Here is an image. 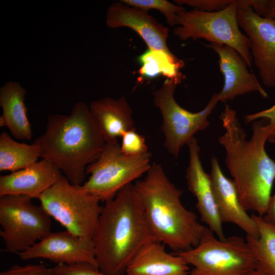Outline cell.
Segmentation results:
<instances>
[{
  "mask_svg": "<svg viewBox=\"0 0 275 275\" xmlns=\"http://www.w3.org/2000/svg\"><path fill=\"white\" fill-rule=\"evenodd\" d=\"M221 119L225 132L218 138L226 151L225 162L236 187L241 204L246 211L264 216L275 180V161L267 153L265 144L270 135L266 119L252 122L249 140L236 112L226 104Z\"/></svg>",
  "mask_w": 275,
  "mask_h": 275,
  "instance_id": "cell-1",
  "label": "cell"
},
{
  "mask_svg": "<svg viewBox=\"0 0 275 275\" xmlns=\"http://www.w3.org/2000/svg\"><path fill=\"white\" fill-rule=\"evenodd\" d=\"M155 239L134 184L105 202L93 238L98 269L108 275H125L140 249Z\"/></svg>",
  "mask_w": 275,
  "mask_h": 275,
  "instance_id": "cell-2",
  "label": "cell"
},
{
  "mask_svg": "<svg viewBox=\"0 0 275 275\" xmlns=\"http://www.w3.org/2000/svg\"><path fill=\"white\" fill-rule=\"evenodd\" d=\"M33 143L42 159L56 166L71 183L82 185L87 166L99 157L105 142L89 106L79 101L69 115L48 116L44 132Z\"/></svg>",
  "mask_w": 275,
  "mask_h": 275,
  "instance_id": "cell-3",
  "label": "cell"
},
{
  "mask_svg": "<svg viewBox=\"0 0 275 275\" xmlns=\"http://www.w3.org/2000/svg\"><path fill=\"white\" fill-rule=\"evenodd\" d=\"M134 186L154 238L179 253L199 243L206 227L181 201L182 192L171 182L161 164L153 162Z\"/></svg>",
  "mask_w": 275,
  "mask_h": 275,
  "instance_id": "cell-4",
  "label": "cell"
},
{
  "mask_svg": "<svg viewBox=\"0 0 275 275\" xmlns=\"http://www.w3.org/2000/svg\"><path fill=\"white\" fill-rule=\"evenodd\" d=\"M175 253L194 267L188 275H250L257 269L246 239L238 236L217 239L207 227L198 245Z\"/></svg>",
  "mask_w": 275,
  "mask_h": 275,
  "instance_id": "cell-5",
  "label": "cell"
},
{
  "mask_svg": "<svg viewBox=\"0 0 275 275\" xmlns=\"http://www.w3.org/2000/svg\"><path fill=\"white\" fill-rule=\"evenodd\" d=\"M41 206L66 230L75 236L93 239L102 206L100 200L81 185L64 176L38 198Z\"/></svg>",
  "mask_w": 275,
  "mask_h": 275,
  "instance_id": "cell-6",
  "label": "cell"
},
{
  "mask_svg": "<svg viewBox=\"0 0 275 275\" xmlns=\"http://www.w3.org/2000/svg\"><path fill=\"white\" fill-rule=\"evenodd\" d=\"M239 0L218 11L206 12L197 9L184 10L178 14L173 31L180 40L204 39L210 43L225 45L234 48L252 68L253 59L250 42L239 29L237 9Z\"/></svg>",
  "mask_w": 275,
  "mask_h": 275,
  "instance_id": "cell-7",
  "label": "cell"
},
{
  "mask_svg": "<svg viewBox=\"0 0 275 275\" xmlns=\"http://www.w3.org/2000/svg\"><path fill=\"white\" fill-rule=\"evenodd\" d=\"M151 158L149 152L128 156L122 151L118 142L105 143L99 157L87 166L86 173L90 176L81 187L105 202L146 173L151 165Z\"/></svg>",
  "mask_w": 275,
  "mask_h": 275,
  "instance_id": "cell-8",
  "label": "cell"
},
{
  "mask_svg": "<svg viewBox=\"0 0 275 275\" xmlns=\"http://www.w3.org/2000/svg\"><path fill=\"white\" fill-rule=\"evenodd\" d=\"M51 217L32 198L23 195L0 198V236L5 251L23 252L51 232Z\"/></svg>",
  "mask_w": 275,
  "mask_h": 275,
  "instance_id": "cell-9",
  "label": "cell"
},
{
  "mask_svg": "<svg viewBox=\"0 0 275 275\" xmlns=\"http://www.w3.org/2000/svg\"><path fill=\"white\" fill-rule=\"evenodd\" d=\"M177 85L175 81L166 79L153 92L154 105L159 109L162 118L161 129L164 146L176 158L181 148L187 145L197 132L209 126L208 117L219 101L217 94H214L204 109L195 113L189 112L175 99Z\"/></svg>",
  "mask_w": 275,
  "mask_h": 275,
  "instance_id": "cell-10",
  "label": "cell"
},
{
  "mask_svg": "<svg viewBox=\"0 0 275 275\" xmlns=\"http://www.w3.org/2000/svg\"><path fill=\"white\" fill-rule=\"evenodd\" d=\"M237 16L239 26L249 38L253 62L262 82L275 88V21L257 15L251 0H239Z\"/></svg>",
  "mask_w": 275,
  "mask_h": 275,
  "instance_id": "cell-11",
  "label": "cell"
},
{
  "mask_svg": "<svg viewBox=\"0 0 275 275\" xmlns=\"http://www.w3.org/2000/svg\"><path fill=\"white\" fill-rule=\"evenodd\" d=\"M17 254L22 260L42 258L58 264L86 263L98 268L93 239L79 237L67 230L51 232Z\"/></svg>",
  "mask_w": 275,
  "mask_h": 275,
  "instance_id": "cell-12",
  "label": "cell"
},
{
  "mask_svg": "<svg viewBox=\"0 0 275 275\" xmlns=\"http://www.w3.org/2000/svg\"><path fill=\"white\" fill-rule=\"evenodd\" d=\"M189 151V163L185 177L188 189L197 199L196 208L201 221L219 239L226 237L223 229L210 175L206 173L200 158V148L194 138L187 145Z\"/></svg>",
  "mask_w": 275,
  "mask_h": 275,
  "instance_id": "cell-13",
  "label": "cell"
},
{
  "mask_svg": "<svg viewBox=\"0 0 275 275\" xmlns=\"http://www.w3.org/2000/svg\"><path fill=\"white\" fill-rule=\"evenodd\" d=\"M207 46L217 54L219 68L224 77L223 88L217 94L219 101L226 103L252 92L268 98L267 93L255 74L248 70L246 61L236 50L230 46L215 43H210Z\"/></svg>",
  "mask_w": 275,
  "mask_h": 275,
  "instance_id": "cell-14",
  "label": "cell"
},
{
  "mask_svg": "<svg viewBox=\"0 0 275 275\" xmlns=\"http://www.w3.org/2000/svg\"><path fill=\"white\" fill-rule=\"evenodd\" d=\"M106 24L111 29L129 28L142 38L148 49L172 53L167 44L168 28L147 11L128 6L121 1L114 2L107 8Z\"/></svg>",
  "mask_w": 275,
  "mask_h": 275,
  "instance_id": "cell-15",
  "label": "cell"
},
{
  "mask_svg": "<svg viewBox=\"0 0 275 275\" xmlns=\"http://www.w3.org/2000/svg\"><path fill=\"white\" fill-rule=\"evenodd\" d=\"M211 161L209 175L221 221L236 225L246 235L258 237L257 224L241 204L233 180L224 175L215 156L212 157Z\"/></svg>",
  "mask_w": 275,
  "mask_h": 275,
  "instance_id": "cell-16",
  "label": "cell"
},
{
  "mask_svg": "<svg viewBox=\"0 0 275 275\" xmlns=\"http://www.w3.org/2000/svg\"><path fill=\"white\" fill-rule=\"evenodd\" d=\"M62 176L56 166L42 159L23 169L1 175L0 197L23 195L38 199Z\"/></svg>",
  "mask_w": 275,
  "mask_h": 275,
  "instance_id": "cell-17",
  "label": "cell"
},
{
  "mask_svg": "<svg viewBox=\"0 0 275 275\" xmlns=\"http://www.w3.org/2000/svg\"><path fill=\"white\" fill-rule=\"evenodd\" d=\"M189 271V265L183 258L168 253L164 244L152 239L137 252L125 275H188Z\"/></svg>",
  "mask_w": 275,
  "mask_h": 275,
  "instance_id": "cell-18",
  "label": "cell"
},
{
  "mask_svg": "<svg viewBox=\"0 0 275 275\" xmlns=\"http://www.w3.org/2000/svg\"><path fill=\"white\" fill-rule=\"evenodd\" d=\"M105 143L118 142L126 131L135 129L131 108L124 97H105L89 105Z\"/></svg>",
  "mask_w": 275,
  "mask_h": 275,
  "instance_id": "cell-19",
  "label": "cell"
},
{
  "mask_svg": "<svg viewBox=\"0 0 275 275\" xmlns=\"http://www.w3.org/2000/svg\"><path fill=\"white\" fill-rule=\"evenodd\" d=\"M26 94V90L14 81H9L0 88V105L3 112L0 126L7 127L17 140H30L33 136L24 103Z\"/></svg>",
  "mask_w": 275,
  "mask_h": 275,
  "instance_id": "cell-20",
  "label": "cell"
},
{
  "mask_svg": "<svg viewBox=\"0 0 275 275\" xmlns=\"http://www.w3.org/2000/svg\"><path fill=\"white\" fill-rule=\"evenodd\" d=\"M251 216L257 224L259 236L246 235L245 239L256 258L257 269L264 275H275V225L263 216L254 213Z\"/></svg>",
  "mask_w": 275,
  "mask_h": 275,
  "instance_id": "cell-21",
  "label": "cell"
},
{
  "mask_svg": "<svg viewBox=\"0 0 275 275\" xmlns=\"http://www.w3.org/2000/svg\"><path fill=\"white\" fill-rule=\"evenodd\" d=\"M40 149L36 144L14 140L6 131L0 134V171L12 172L23 169L38 161Z\"/></svg>",
  "mask_w": 275,
  "mask_h": 275,
  "instance_id": "cell-22",
  "label": "cell"
},
{
  "mask_svg": "<svg viewBox=\"0 0 275 275\" xmlns=\"http://www.w3.org/2000/svg\"><path fill=\"white\" fill-rule=\"evenodd\" d=\"M139 61L141 65L139 73L142 77L153 78L162 75L177 84L183 79L181 69L184 62L173 53L148 49L140 56Z\"/></svg>",
  "mask_w": 275,
  "mask_h": 275,
  "instance_id": "cell-23",
  "label": "cell"
},
{
  "mask_svg": "<svg viewBox=\"0 0 275 275\" xmlns=\"http://www.w3.org/2000/svg\"><path fill=\"white\" fill-rule=\"evenodd\" d=\"M125 4L139 9L148 11L155 9L164 15L167 23L173 26L177 25L178 14L185 10L178 5L167 0H121Z\"/></svg>",
  "mask_w": 275,
  "mask_h": 275,
  "instance_id": "cell-24",
  "label": "cell"
},
{
  "mask_svg": "<svg viewBox=\"0 0 275 275\" xmlns=\"http://www.w3.org/2000/svg\"><path fill=\"white\" fill-rule=\"evenodd\" d=\"M121 138L120 148L124 154L138 156L149 152L145 137L138 133L135 128L126 131Z\"/></svg>",
  "mask_w": 275,
  "mask_h": 275,
  "instance_id": "cell-25",
  "label": "cell"
},
{
  "mask_svg": "<svg viewBox=\"0 0 275 275\" xmlns=\"http://www.w3.org/2000/svg\"><path fill=\"white\" fill-rule=\"evenodd\" d=\"M54 275H108L89 263L57 264L51 268Z\"/></svg>",
  "mask_w": 275,
  "mask_h": 275,
  "instance_id": "cell-26",
  "label": "cell"
},
{
  "mask_svg": "<svg viewBox=\"0 0 275 275\" xmlns=\"http://www.w3.org/2000/svg\"><path fill=\"white\" fill-rule=\"evenodd\" d=\"M235 0H175L174 2L178 5H187L206 12L222 10L235 2Z\"/></svg>",
  "mask_w": 275,
  "mask_h": 275,
  "instance_id": "cell-27",
  "label": "cell"
},
{
  "mask_svg": "<svg viewBox=\"0 0 275 275\" xmlns=\"http://www.w3.org/2000/svg\"><path fill=\"white\" fill-rule=\"evenodd\" d=\"M0 275H54L51 268L42 264L13 265Z\"/></svg>",
  "mask_w": 275,
  "mask_h": 275,
  "instance_id": "cell-28",
  "label": "cell"
},
{
  "mask_svg": "<svg viewBox=\"0 0 275 275\" xmlns=\"http://www.w3.org/2000/svg\"><path fill=\"white\" fill-rule=\"evenodd\" d=\"M244 118L246 123L252 122L260 119L267 120L271 129L268 142L272 143L275 142V104L267 109L248 115Z\"/></svg>",
  "mask_w": 275,
  "mask_h": 275,
  "instance_id": "cell-29",
  "label": "cell"
},
{
  "mask_svg": "<svg viewBox=\"0 0 275 275\" xmlns=\"http://www.w3.org/2000/svg\"><path fill=\"white\" fill-rule=\"evenodd\" d=\"M253 9L257 15L275 21V0H256Z\"/></svg>",
  "mask_w": 275,
  "mask_h": 275,
  "instance_id": "cell-30",
  "label": "cell"
},
{
  "mask_svg": "<svg viewBox=\"0 0 275 275\" xmlns=\"http://www.w3.org/2000/svg\"><path fill=\"white\" fill-rule=\"evenodd\" d=\"M263 217L268 222L275 225V192L271 197L266 213Z\"/></svg>",
  "mask_w": 275,
  "mask_h": 275,
  "instance_id": "cell-31",
  "label": "cell"
},
{
  "mask_svg": "<svg viewBox=\"0 0 275 275\" xmlns=\"http://www.w3.org/2000/svg\"><path fill=\"white\" fill-rule=\"evenodd\" d=\"M250 275H264V274L259 270L256 269L253 272H252Z\"/></svg>",
  "mask_w": 275,
  "mask_h": 275,
  "instance_id": "cell-32",
  "label": "cell"
}]
</instances>
